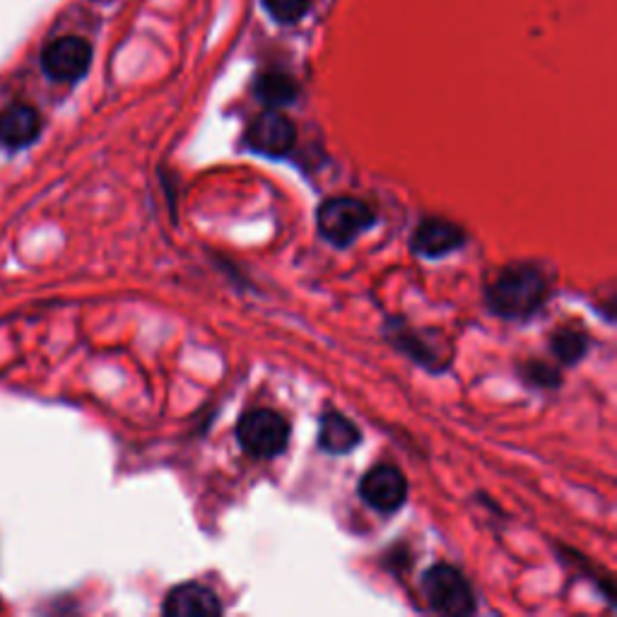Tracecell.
I'll return each instance as SVG.
<instances>
[{
  "label": "cell",
  "instance_id": "52a82bcc",
  "mask_svg": "<svg viewBox=\"0 0 617 617\" xmlns=\"http://www.w3.org/2000/svg\"><path fill=\"white\" fill-rule=\"evenodd\" d=\"M295 142H297L295 123L287 117H282L280 111H272V109L261 113V117L251 123L247 133V146L263 157H285L295 148Z\"/></svg>",
  "mask_w": 617,
  "mask_h": 617
},
{
  "label": "cell",
  "instance_id": "5bb4252c",
  "mask_svg": "<svg viewBox=\"0 0 617 617\" xmlns=\"http://www.w3.org/2000/svg\"><path fill=\"white\" fill-rule=\"evenodd\" d=\"M263 6L278 22L290 24L307 16L309 0H263Z\"/></svg>",
  "mask_w": 617,
  "mask_h": 617
},
{
  "label": "cell",
  "instance_id": "9a60e30c",
  "mask_svg": "<svg viewBox=\"0 0 617 617\" xmlns=\"http://www.w3.org/2000/svg\"><path fill=\"white\" fill-rule=\"evenodd\" d=\"M534 367V371H536V384H540V386H555L557 381H559V377L555 375V371H548L545 369V365H530Z\"/></svg>",
  "mask_w": 617,
  "mask_h": 617
},
{
  "label": "cell",
  "instance_id": "30bf717a",
  "mask_svg": "<svg viewBox=\"0 0 617 617\" xmlns=\"http://www.w3.org/2000/svg\"><path fill=\"white\" fill-rule=\"evenodd\" d=\"M41 117L30 105H12L0 111V146L8 150H22L39 138Z\"/></svg>",
  "mask_w": 617,
  "mask_h": 617
},
{
  "label": "cell",
  "instance_id": "7c38bea8",
  "mask_svg": "<svg viewBox=\"0 0 617 617\" xmlns=\"http://www.w3.org/2000/svg\"><path fill=\"white\" fill-rule=\"evenodd\" d=\"M299 94L297 82L285 73H266L256 82V97L270 109L292 105Z\"/></svg>",
  "mask_w": 617,
  "mask_h": 617
},
{
  "label": "cell",
  "instance_id": "5b68a950",
  "mask_svg": "<svg viewBox=\"0 0 617 617\" xmlns=\"http://www.w3.org/2000/svg\"><path fill=\"white\" fill-rule=\"evenodd\" d=\"M92 49L80 37H59L41 53V68L51 80L76 82L90 70Z\"/></svg>",
  "mask_w": 617,
  "mask_h": 617
},
{
  "label": "cell",
  "instance_id": "8fae6325",
  "mask_svg": "<svg viewBox=\"0 0 617 617\" xmlns=\"http://www.w3.org/2000/svg\"><path fill=\"white\" fill-rule=\"evenodd\" d=\"M360 439H362L360 429H357V425L348 420L346 415H340L336 410L324 412L321 427H319V447L326 454H334V456L350 454L352 449H357Z\"/></svg>",
  "mask_w": 617,
  "mask_h": 617
},
{
  "label": "cell",
  "instance_id": "ba28073f",
  "mask_svg": "<svg viewBox=\"0 0 617 617\" xmlns=\"http://www.w3.org/2000/svg\"><path fill=\"white\" fill-rule=\"evenodd\" d=\"M464 241H466V235L461 227H456L449 220L429 218L415 227L410 247L418 256L441 258V256L456 251L458 247H464Z\"/></svg>",
  "mask_w": 617,
  "mask_h": 617
},
{
  "label": "cell",
  "instance_id": "8992f818",
  "mask_svg": "<svg viewBox=\"0 0 617 617\" xmlns=\"http://www.w3.org/2000/svg\"><path fill=\"white\" fill-rule=\"evenodd\" d=\"M360 497L371 509L381 514H394L406 505L408 480L394 466H375L360 480Z\"/></svg>",
  "mask_w": 617,
  "mask_h": 617
},
{
  "label": "cell",
  "instance_id": "7a4b0ae2",
  "mask_svg": "<svg viewBox=\"0 0 617 617\" xmlns=\"http://www.w3.org/2000/svg\"><path fill=\"white\" fill-rule=\"evenodd\" d=\"M317 222L326 241H331L338 249H346L369 227L377 225V212L360 198L338 196L321 203Z\"/></svg>",
  "mask_w": 617,
  "mask_h": 617
},
{
  "label": "cell",
  "instance_id": "3957f363",
  "mask_svg": "<svg viewBox=\"0 0 617 617\" xmlns=\"http://www.w3.org/2000/svg\"><path fill=\"white\" fill-rule=\"evenodd\" d=\"M422 591L429 608L441 615L464 617L476 613V596L461 571L449 565H435L425 571Z\"/></svg>",
  "mask_w": 617,
  "mask_h": 617
},
{
  "label": "cell",
  "instance_id": "9c48e42d",
  "mask_svg": "<svg viewBox=\"0 0 617 617\" xmlns=\"http://www.w3.org/2000/svg\"><path fill=\"white\" fill-rule=\"evenodd\" d=\"M165 615L171 617H212L222 615V603L203 584H181L171 588L162 606Z\"/></svg>",
  "mask_w": 617,
  "mask_h": 617
},
{
  "label": "cell",
  "instance_id": "4fadbf2b",
  "mask_svg": "<svg viewBox=\"0 0 617 617\" xmlns=\"http://www.w3.org/2000/svg\"><path fill=\"white\" fill-rule=\"evenodd\" d=\"M588 338L581 331H559L553 336V352L559 357L563 365H574L579 362L586 355Z\"/></svg>",
  "mask_w": 617,
  "mask_h": 617
},
{
  "label": "cell",
  "instance_id": "277c9868",
  "mask_svg": "<svg viewBox=\"0 0 617 617\" xmlns=\"http://www.w3.org/2000/svg\"><path fill=\"white\" fill-rule=\"evenodd\" d=\"M237 439L241 449L253 458H276L287 449L290 425L276 410L258 408L239 420Z\"/></svg>",
  "mask_w": 617,
  "mask_h": 617
},
{
  "label": "cell",
  "instance_id": "6da1fadb",
  "mask_svg": "<svg viewBox=\"0 0 617 617\" xmlns=\"http://www.w3.org/2000/svg\"><path fill=\"white\" fill-rule=\"evenodd\" d=\"M548 280L540 268L528 263L509 266L487 290V307L501 319L521 321L534 317L548 299Z\"/></svg>",
  "mask_w": 617,
  "mask_h": 617
}]
</instances>
